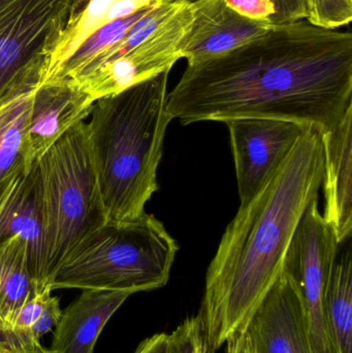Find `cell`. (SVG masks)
Masks as SVG:
<instances>
[{"label": "cell", "mask_w": 352, "mask_h": 353, "mask_svg": "<svg viewBox=\"0 0 352 353\" xmlns=\"http://www.w3.org/2000/svg\"><path fill=\"white\" fill-rule=\"evenodd\" d=\"M352 105V34L301 20L188 66L167 95L183 125L238 118L296 122L320 134Z\"/></svg>", "instance_id": "1"}, {"label": "cell", "mask_w": 352, "mask_h": 353, "mask_svg": "<svg viewBox=\"0 0 352 353\" xmlns=\"http://www.w3.org/2000/svg\"><path fill=\"white\" fill-rule=\"evenodd\" d=\"M322 175V138L308 128L227 225L207 271L198 313L212 353L246 331L282 273L296 230L318 199Z\"/></svg>", "instance_id": "2"}, {"label": "cell", "mask_w": 352, "mask_h": 353, "mask_svg": "<svg viewBox=\"0 0 352 353\" xmlns=\"http://www.w3.org/2000/svg\"><path fill=\"white\" fill-rule=\"evenodd\" d=\"M169 72L94 101L89 144L107 221H134L158 190L157 170L173 118L167 112Z\"/></svg>", "instance_id": "3"}, {"label": "cell", "mask_w": 352, "mask_h": 353, "mask_svg": "<svg viewBox=\"0 0 352 353\" xmlns=\"http://www.w3.org/2000/svg\"><path fill=\"white\" fill-rule=\"evenodd\" d=\"M178 250L175 239L153 215L107 221L63 259L50 288L132 294L157 290L169 282Z\"/></svg>", "instance_id": "4"}, {"label": "cell", "mask_w": 352, "mask_h": 353, "mask_svg": "<svg viewBox=\"0 0 352 353\" xmlns=\"http://www.w3.org/2000/svg\"><path fill=\"white\" fill-rule=\"evenodd\" d=\"M35 165L41 189L45 269L50 285L63 259L107 223L87 122L70 128Z\"/></svg>", "instance_id": "5"}, {"label": "cell", "mask_w": 352, "mask_h": 353, "mask_svg": "<svg viewBox=\"0 0 352 353\" xmlns=\"http://www.w3.org/2000/svg\"><path fill=\"white\" fill-rule=\"evenodd\" d=\"M76 8L78 0H0V97L26 74L43 76Z\"/></svg>", "instance_id": "6"}, {"label": "cell", "mask_w": 352, "mask_h": 353, "mask_svg": "<svg viewBox=\"0 0 352 353\" xmlns=\"http://www.w3.org/2000/svg\"><path fill=\"white\" fill-rule=\"evenodd\" d=\"M192 19L194 3L186 1L140 45L109 61L85 68L68 80L96 101L171 72L182 59V41Z\"/></svg>", "instance_id": "7"}, {"label": "cell", "mask_w": 352, "mask_h": 353, "mask_svg": "<svg viewBox=\"0 0 352 353\" xmlns=\"http://www.w3.org/2000/svg\"><path fill=\"white\" fill-rule=\"evenodd\" d=\"M225 123L229 128L241 205L256 194L308 128L268 118H238Z\"/></svg>", "instance_id": "8"}, {"label": "cell", "mask_w": 352, "mask_h": 353, "mask_svg": "<svg viewBox=\"0 0 352 353\" xmlns=\"http://www.w3.org/2000/svg\"><path fill=\"white\" fill-rule=\"evenodd\" d=\"M12 236H20L28 245L31 273L39 292L50 288L37 165L0 180V245Z\"/></svg>", "instance_id": "9"}, {"label": "cell", "mask_w": 352, "mask_h": 353, "mask_svg": "<svg viewBox=\"0 0 352 353\" xmlns=\"http://www.w3.org/2000/svg\"><path fill=\"white\" fill-rule=\"evenodd\" d=\"M246 331L256 353H314L301 292L283 271Z\"/></svg>", "instance_id": "10"}, {"label": "cell", "mask_w": 352, "mask_h": 353, "mask_svg": "<svg viewBox=\"0 0 352 353\" xmlns=\"http://www.w3.org/2000/svg\"><path fill=\"white\" fill-rule=\"evenodd\" d=\"M194 19L181 45L182 58L192 66L250 43L268 32L271 22L250 20L225 0H194Z\"/></svg>", "instance_id": "11"}, {"label": "cell", "mask_w": 352, "mask_h": 353, "mask_svg": "<svg viewBox=\"0 0 352 353\" xmlns=\"http://www.w3.org/2000/svg\"><path fill=\"white\" fill-rule=\"evenodd\" d=\"M94 101L68 79L39 83L33 93L28 128V163L39 159L70 128L90 117Z\"/></svg>", "instance_id": "12"}, {"label": "cell", "mask_w": 352, "mask_h": 353, "mask_svg": "<svg viewBox=\"0 0 352 353\" xmlns=\"http://www.w3.org/2000/svg\"><path fill=\"white\" fill-rule=\"evenodd\" d=\"M320 138L324 151L322 217L341 244L352 230V105L341 121L322 132Z\"/></svg>", "instance_id": "13"}, {"label": "cell", "mask_w": 352, "mask_h": 353, "mask_svg": "<svg viewBox=\"0 0 352 353\" xmlns=\"http://www.w3.org/2000/svg\"><path fill=\"white\" fill-rule=\"evenodd\" d=\"M130 296V292L117 290H83L62 312L50 350L52 353H93L103 327Z\"/></svg>", "instance_id": "14"}, {"label": "cell", "mask_w": 352, "mask_h": 353, "mask_svg": "<svg viewBox=\"0 0 352 353\" xmlns=\"http://www.w3.org/2000/svg\"><path fill=\"white\" fill-rule=\"evenodd\" d=\"M41 72L14 81L0 97V180L29 168L28 128L33 93Z\"/></svg>", "instance_id": "15"}, {"label": "cell", "mask_w": 352, "mask_h": 353, "mask_svg": "<svg viewBox=\"0 0 352 353\" xmlns=\"http://www.w3.org/2000/svg\"><path fill=\"white\" fill-rule=\"evenodd\" d=\"M39 294L28 245L20 236L8 239L0 245V353L21 308Z\"/></svg>", "instance_id": "16"}, {"label": "cell", "mask_w": 352, "mask_h": 353, "mask_svg": "<svg viewBox=\"0 0 352 353\" xmlns=\"http://www.w3.org/2000/svg\"><path fill=\"white\" fill-rule=\"evenodd\" d=\"M130 16L125 0H90L74 12L48 58L41 83L53 80L76 50L97 30L118 19Z\"/></svg>", "instance_id": "17"}, {"label": "cell", "mask_w": 352, "mask_h": 353, "mask_svg": "<svg viewBox=\"0 0 352 353\" xmlns=\"http://www.w3.org/2000/svg\"><path fill=\"white\" fill-rule=\"evenodd\" d=\"M326 314L337 353H352V254L337 259L326 292Z\"/></svg>", "instance_id": "18"}, {"label": "cell", "mask_w": 352, "mask_h": 353, "mask_svg": "<svg viewBox=\"0 0 352 353\" xmlns=\"http://www.w3.org/2000/svg\"><path fill=\"white\" fill-rule=\"evenodd\" d=\"M57 296L51 288L43 290L21 308L10 330L3 353L20 352L41 341L59 323L62 311Z\"/></svg>", "instance_id": "19"}, {"label": "cell", "mask_w": 352, "mask_h": 353, "mask_svg": "<svg viewBox=\"0 0 352 353\" xmlns=\"http://www.w3.org/2000/svg\"><path fill=\"white\" fill-rule=\"evenodd\" d=\"M306 21L326 29H337L351 24L352 0H304Z\"/></svg>", "instance_id": "20"}, {"label": "cell", "mask_w": 352, "mask_h": 353, "mask_svg": "<svg viewBox=\"0 0 352 353\" xmlns=\"http://www.w3.org/2000/svg\"><path fill=\"white\" fill-rule=\"evenodd\" d=\"M171 336L175 353H212L198 315L185 319Z\"/></svg>", "instance_id": "21"}, {"label": "cell", "mask_w": 352, "mask_h": 353, "mask_svg": "<svg viewBox=\"0 0 352 353\" xmlns=\"http://www.w3.org/2000/svg\"><path fill=\"white\" fill-rule=\"evenodd\" d=\"M225 3L238 14L250 20L270 22L275 14L272 0H225Z\"/></svg>", "instance_id": "22"}, {"label": "cell", "mask_w": 352, "mask_h": 353, "mask_svg": "<svg viewBox=\"0 0 352 353\" xmlns=\"http://www.w3.org/2000/svg\"><path fill=\"white\" fill-rule=\"evenodd\" d=\"M275 6V14L271 18L273 25L289 24L298 21L306 20V10L304 0H272Z\"/></svg>", "instance_id": "23"}, {"label": "cell", "mask_w": 352, "mask_h": 353, "mask_svg": "<svg viewBox=\"0 0 352 353\" xmlns=\"http://www.w3.org/2000/svg\"><path fill=\"white\" fill-rule=\"evenodd\" d=\"M134 353H175L171 334L159 333L147 338Z\"/></svg>", "instance_id": "24"}, {"label": "cell", "mask_w": 352, "mask_h": 353, "mask_svg": "<svg viewBox=\"0 0 352 353\" xmlns=\"http://www.w3.org/2000/svg\"><path fill=\"white\" fill-rule=\"evenodd\" d=\"M225 353H256L247 331L239 334L227 342Z\"/></svg>", "instance_id": "25"}, {"label": "cell", "mask_w": 352, "mask_h": 353, "mask_svg": "<svg viewBox=\"0 0 352 353\" xmlns=\"http://www.w3.org/2000/svg\"><path fill=\"white\" fill-rule=\"evenodd\" d=\"M12 353H52V352L50 350H45V348L41 345V342H37V343L32 344V345L20 350V352Z\"/></svg>", "instance_id": "26"}, {"label": "cell", "mask_w": 352, "mask_h": 353, "mask_svg": "<svg viewBox=\"0 0 352 353\" xmlns=\"http://www.w3.org/2000/svg\"><path fill=\"white\" fill-rule=\"evenodd\" d=\"M89 1H90V0H78V8H76V12L80 10L81 8H84Z\"/></svg>", "instance_id": "27"}, {"label": "cell", "mask_w": 352, "mask_h": 353, "mask_svg": "<svg viewBox=\"0 0 352 353\" xmlns=\"http://www.w3.org/2000/svg\"><path fill=\"white\" fill-rule=\"evenodd\" d=\"M185 1H194V0H185Z\"/></svg>", "instance_id": "28"}]
</instances>
